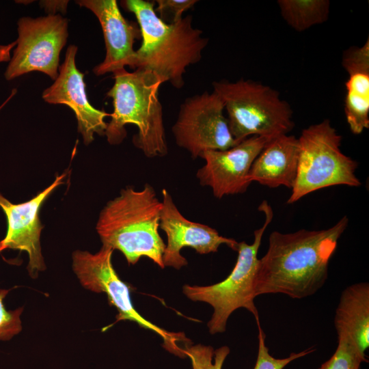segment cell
I'll list each match as a JSON object with an SVG mask.
<instances>
[{
	"mask_svg": "<svg viewBox=\"0 0 369 369\" xmlns=\"http://www.w3.org/2000/svg\"><path fill=\"white\" fill-rule=\"evenodd\" d=\"M114 84L107 93L113 100V111L105 135L111 145L120 144L126 136L125 126L134 124L138 132L133 142L149 158L162 157L168 152L163 124V107L159 98L164 83L156 73L137 68H125L113 73Z\"/></svg>",
	"mask_w": 369,
	"mask_h": 369,
	"instance_id": "cell-4",
	"label": "cell"
},
{
	"mask_svg": "<svg viewBox=\"0 0 369 369\" xmlns=\"http://www.w3.org/2000/svg\"><path fill=\"white\" fill-rule=\"evenodd\" d=\"M368 361L366 354L352 340L340 336L335 353L318 369H360L361 364Z\"/></svg>",
	"mask_w": 369,
	"mask_h": 369,
	"instance_id": "cell-20",
	"label": "cell"
},
{
	"mask_svg": "<svg viewBox=\"0 0 369 369\" xmlns=\"http://www.w3.org/2000/svg\"><path fill=\"white\" fill-rule=\"evenodd\" d=\"M113 250L102 245L96 254L77 250L72 254V269L83 288L107 295L109 303L118 314L115 322L128 320L154 331L163 339V346L169 353L186 357L179 343L189 340L183 333H172L144 318L134 308L129 286L118 275L111 262Z\"/></svg>",
	"mask_w": 369,
	"mask_h": 369,
	"instance_id": "cell-8",
	"label": "cell"
},
{
	"mask_svg": "<svg viewBox=\"0 0 369 369\" xmlns=\"http://www.w3.org/2000/svg\"><path fill=\"white\" fill-rule=\"evenodd\" d=\"M16 48L5 70L12 80L32 71L42 72L55 80L59 74V55L68 36V20L59 14L18 20Z\"/></svg>",
	"mask_w": 369,
	"mask_h": 369,
	"instance_id": "cell-9",
	"label": "cell"
},
{
	"mask_svg": "<svg viewBox=\"0 0 369 369\" xmlns=\"http://www.w3.org/2000/svg\"><path fill=\"white\" fill-rule=\"evenodd\" d=\"M213 92L222 100L230 130L240 142L251 136L275 138L294 128L290 105L276 90L250 79L215 81Z\"/></svg>",
	"mask_w": 369,
	"mask_h": 369,
	"instance_id": "cell-5",
	"label": "cell"
},
{
	"mask_svg": "<svg viewBox=\"0 0 369 369\" xmlns=\"http://www.w3.org/2000/svg\"><path fill=\"white\" fill-rule=\"evenodd\" d=\"M334 326L338 336L352 340L365 353L369 346V284L359 282L341 293L336 310Z\"/></svg>",
	"mask_w": 369,
	"mask_h": 369,
	"instance_id": "cell-18",
	"label": "cell"
},
{
	"mask_svg": "<svg viewBox=\"0 0 369 369\" xmlns=\"http://www.w3.org/2000/svg\"><path fill=\"white\" fill-rule=\"evenodd\" d=\"M122 5L133 12L139 24L142 44L135 51V69L150 70L163 82L180 89L184 85L186 68L199 62L208 40L202 30L192 25V16L173 24L163 23L157 16L154 2L125 0Z\"/></svg>",
	"mask_w": 369,
	"mask_h": 369,
	"instance_id": "cell-2",
	"label": "cell"
},
{
	"mask_svg": "<svg viewBox=\"0 0 369 369\" xmlns=\"http://www.w3.org/2000/svg\"><path fill=\"white\" fill-rule=\"evenodd\" d=\"M8 290H0V340H9L22 330L20 316L23 308L14 310H7L3 299Z\"/></svg>",
	"mask_w": 369,
	"mask_h": 369,
	"instance_id": "cell-23",
	"label": "cell"
},
{
	"mask_svg": "<svg viewBox=\"0 0 369 369\" xmlns=\"http://www.w3.org/2000/svg\"><path fill=\"white\" fill-rule=\"evenodd\" d=\"M162 210L160 228L167 236V244L163 255L164 266L180 269L187 264L180 251L189 247L200 254L217 252L224 244L237 251L238 243L233 238L221 236L214 228L186 219L177 208L171 195L162 190Z\"/></svg>",
	"mask_w": 369,
	"mask_h": 369,
	"instance_id": "cell-12",
	"label": "cell"
},
{
	"mask_svg": "<svg viewBox=\"0 0 369 369\" xmlns=\"http://www.w3.org/2000/svg\"><path fill=\"white\" fill-rule=\"evenodd\" d=\"M348 224L344 216L324 230L272 232L267 251L258 260L256 297L279 293L299 299L315 294L327 279L330 259Z\"/></svg>",
	"mask_w": 369,
	"mask_h": 369,
	"instance_id": "cell-1",
	"label": "cell"
},
{
	"mask_svg": "<svg viewBox=\"0 0 369 369\" xmlns=\"http://www.w3.org/2000/svg\"><path fill=\"white\" fill-rule=\"evenodd\" d=\"M298 141L297 173L288 204L328 187L361 184L355 175L358 164L341 151L342 136L329 120L304 128Z\"/></svg>",
	"mask_w": 369,
	"mask_h": 369,
	"instance_id": "cell-7",
	"label": "cell"
},
{
	"mask_svg": "<svg viewBox=\"0 0 369 369\" xmlns=\"http://www.w3.org/2000/svg\"><path fill=\"white\" fill-rule=\"evenodd\" d=\"M77 46L70 45L64 63L59 66V74L54 83L42 93L43 100L50 104H64L74 111L78 123V131L84 144L94 140V135H104L107 124L104 119L111 114L94 108L89 102L84 82V73L77 68L75 57Z\"/></svg>",
	"mask_w": 369,
	"mask_h": 369,
	"instance_id": "cell-14",
	"label": "cell"
},
{
	"mask_svg": "<svg viewBox=\"0 0 369 369\" xmlns=\"http://www.w3.org/2000/svg\"><path fill=\"white\" fill-rule=\"evenodd\" d=\"M183 351L190 359L192 369H221L230 350L227 346L215 350L211 346L188 343Z\"/></svg>",
	"mask_w": 369,
	"mask_h": 369,
	"instance_id": "cell-21",
	"label": "cell"
},
{
	"mask_svg": "<svg viewBox=\"0 0 369 369\" xmlns=\"http://www.w3.org/2000/svg\"><path fill=\"white\" fill-rule=\"evenodd\" d=\"M224 111L222 100L214 92L186 98L172 128L176 144L194 159L206 150H224L238 144Z\"/></svg>",
	"mask_w": 369,
	"mask_h": 369,
	"instance_id": "cell-10",
	"label": "cell"
},
{
	"mask_svg": "<svg viewBox=\"0 0 369 369\" xmlns=\"http://www.w3.org/2000/svg\"><path fill=\"white\" fill-rule=\"evenodd\" d=\"M154 11L159 18L166 24H173L182 18V13L192 8L196 0H157Z\"/></svg>",
	"mask_w": 369,
	"mask_h": 369,
	"instance_id": "cell-24",
	"label": "cell"
},
{
	"mask_svg": "<svg viewBox=\"0 0 369 369\" xmlns=\"http://www.w3.org/2000/svg\"><path fill=\"white\" fill-rule=\"evenodd\" d=\"M65 176L66 174L57 176L51 185L23 203L12 204L0 193V207L6 216L8 224L0 247L26 251L29 256L27 270L32 278H36L38 273L46 269L40 245L42 226L39 211L50 194L64 183Z\"/></svg>",
	"mask_w": 369,
	"mask_h": 369,
	"instance_id": "cell-13",
	"label": "cell"
},
{
	"mask_svg": "<svg viewBox=\"0 0 369 369\" xmlns=\"http://www.w3.org/2000/svg\"><path fill=\"white\" fill-rule=\"evenodd\" d=\"M277 5L284 20L297 31H303L328 20V0H279Z\"/></svg>",
	"mask_w": 369,
	"mask_h": 369,
	"instance_id": "cell-19",
	"label": "cell"
},
{
	"mask_svg": "<svg viewBox=\"0 0 369 369\" xmlns=\"http://www.w3.org/2000/svg\"><path fill=\"white\" fill-rule=\"evenodd\" d=\"M76 3L91 10L100 22L106 48L104 60L93 69L102 75L129 66L135 69V40L141 38L139 27L126 20L120 12L115 0H79Z\"/></svg>",
	"mask_w": 369,
	"mask_h": 369,
	"instance_id": "cell-15",
	"label": "cell"
},
{
	"mask_svg": "<svg viewBox=\"0 0 369 369\" xmlns=\"http://www.w3.org/2000/svg\"><path fill=\"white\" fill-rule=\"evenodd\" d=\"M272 139L251 136L227 150L204 151L200 157L205 161V164L196 174L200 184L209 187L218 199L245 192L251 182L249 180L251 167Z\"/></svg>",
	"mask_w": 369,
	"mask_h": 369,
	"instance_id": "cell-11",
	"label": "cell"
},
{
	"mask_svg": "<svg viewBox=\"0 0 369 369\" xmlns=\"http://www.w3.org/2000/svg\"><path fill=\"white\" fill-rule=\"evenodd\" d=\"M257 325L258 329V351L254 369H284L292 361L304 357L314 351L312 348H310L299 353H292L286 358H275L269 353V348L265 344V334L260 324Z\"/></svg>",
	"mask_w": 369,
	"mask_h": 369,
	"instance_id": "cell-22",
	"label": "cell"
},
{
	"mask_svg": "<svg viewBox=\"0 0 369 369\" xmlns=\"http://www.w3.org/2000/svg\"><path fill=\"white\" fill-rule=\"evenodd\" d=\"M342 65L348 74L344 114L351 131L361 134L369 128V40L343 52Z\"/></svg>",
	"mask_w": 369,
	"mask_h": 369,
	"instance_id": "cell-16",
	"label": "cell"
},
{
	"mask_svg": "<svg viewBox=\"0 0 369 369\" xmlns=\"http://www.w3.org/2000/svg\"><path fill=\"white\" fill-rule=\"evenodd\" d=\"M298 138L288 134L272 139L254 160L249 180L269 188L292 189L297 173Z\"/></svg>",
	"mask_w": 369,
	"mask_h": 369,
	"instance_id": "cell-17",
	"label": "cell"
},
{
	"mask_svg": "<svg viewBox=\"0 0 369 369\" xmlns=\"http://www.w3.org/2000/svg\"><path fill=\"white\" fill-rule=\"evenodd\" d=\"M161 210L162 202L150 184L141 190L122 189L99 215L96 229L102 245L121 251L129 264L146 257L164 269L165 244L159 232Z\"/></svg>",
	"mask_w": 369,
	"mask_h": 369,
	"instance_id": "cell-3",
	"label": "cell"
},
{
	"mask_svg": "<svg viewBox=\"0 0 369 369\" xmlns=\"http://www.w3.org/2000/svg\"><path fill=\"white\" fill-rule=\"evenodd\" d=\"M265 215L264 224L254 231L251 244L238 243V257L229 275L223 281L209 286L185 284L182 291L193 301L205 302L213 308L211 318L207 323L211 334L223 333L231 314L238 308H245L260 324L258 309L254 304V282L258 268V253L264 231L273 217V211L266 201L258 207Z\"/></svg>",
	"mask_w": 369,
	"mask_h": 369,
	"instance_id": "cell-6",
	"label": "cell"
}]
</instances>
